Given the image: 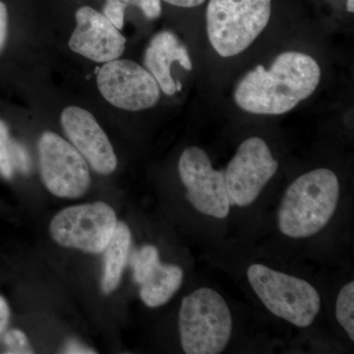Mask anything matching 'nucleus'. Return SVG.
<instances>
[{"mask_svg": "<svg viewBox=\"0 0 354 354\" xmlns=\"http://www.w3.org/2000/svg\"><path fill=\"white\" fill-rule=\"evenodd\" d=\"M247 278L270 312L297 327H309L320 311V295L304 279L261 264L251 265Z\"/></svg>", "mask_w": 354, "mask_h": 354, "instance_id": "39448f33", "label": "nucleus"}, {"mask_svg": "<svg viewBox=\"0 0 354 354\" xmlns=\"http://www.w3.org/2000/svg\"><path fill=\"white\" fill-rule=\"evenodd\" d=\"M75 18L70 50L99 64L118 59L123 55L127 39L104 14L84 6L77 10Z\"/></svg>", "mask_w": 354, "mask_h": 354, "instance_id": "9b49d317", "label": "nucleus"}, {"mask_svg": "<svg viewBox=\"0 0 354 354\" xmlns=\"http://www.w3.org/2000/svg\"><path fill=\"white\" fill-rule=\"evenodd\" d=\"M62 125L72 145L97 174L108 176L118 167L113 145L93 114L79 106L62 111Z\"/></svg>", "mask_w": 354, "mask_h": 354, "instance_id": "f8f14e48", "label": "nucleus"}, {"mask_svg": "<svg viewBox=\"0 0 354 354\" xmlns=\"http://www.w3.org/2000/svg\"><path fill=\"white\" fill-rule=\"evenodd\" d=\"M272 0H209L207 34L218 55L232 57L248 48L271 18Z\"/></svg>", "mask_w": 354, "mask_h": 354, "instance_id": "20e7f679", "label": "nucleus"}, {"mask_svg": "<svg viewBox=\"0 0 354 354\" xmlns=\"http://www.w3.org/2000/svg\"><path fill=\"white\" fill-rule=\"evenodd\" d=\"M116 223L114 209L95 202L62 209L51 221L50 232L62 246L99 254L108 245Z\"/></svg>", "mask_w": 354, "mask_h": 354, "instance_id": "423d86ee", "label": "nucleus"}, {"mask_svg": "<svg viewBox=\"0 0 354 354\" xmlns=\"http://www.w3.org/2000/svg\"><path fill=\"white\" fill-rule=\"evenodd\" d=\"M39 171L44 185L55 196L77 199L87 192L90 171L75 147L59 135L46 131L38 144Z\"/></svg>", "mask_w": 354, "mask_h": 354, "instance_id": "0eeeda50", "label": "nucleus"}, {"mask_svg": "<svg viewBox=\"0 0 354 354\" xmlns=\"http://www.w3.org/2000/svg\"><path fill=\"white\" fill-rule=\"evenodd\" d=\"M278 167V160L272 158L264 140L259 137L245 140L225 171L230 205L246 207L252 204Z\"/></svg>", "mask_w": 354, "mask_h": 354, "instance_id": "1a4fd4ad", "label": "nucleus"}, {"mask_svg": "<svg viewBox=\"0 0 354 354\" xmlns=\"http://www.w3.org/2000/svg\"><path fill=\"white\" fill-rule=\"evenodd\" d=\"M176 62L184 69L190 71L193 68L187 48L176 35L169 31L158 32L147 48L144 64L157 81L160 90L167 95H174L177 91L171 71V64Z\"/></svg>", "mask_w": 354, "mask_h": 354, "instance_id": "ddd939ff", "label": "nucleus"}, {"mask_svg": "<svg viewBox=\"0 0 354 354\" xmlns=\"http://www.w3.org/2000/svg\"><path fill=\"white\" fill-rule=\"evenodd\" d=\"M12 162L14 169L17 167L20 171L23 172H28L30 169V160L28 157V153H26L24 148L20 146L19 144L12 143Z\"/></svg>", "mask_w": 354, "mask_h": 354, "instance_id": "4be33fe9", "label": "nucleus"}, {"mask_svg": "<svg viewBox=\"0 0 354 354\" xmlns=\"http://www.w3.org/2000/svg\"><path fill=\"white\" fill-rule=\"evenodd\" d=\"M346 7H348V12L353 13L354 12V0H348V4H346Z\"/></svg>", "mask_w": 354, "mask_h": 354, "instance_id": "bb28decb", "label": "nucleus"}, {"mask_svg": "<svg viewBox=\"0 0 354 354\" xmlns=\"http://www.w3.org/2000/svg\"><path fill=\"white\" fill-rule=\"evenodd\" d=\"M97 88L102 97L129 111L153 108L160 97V88L148 70L128 59L111 60L99 70Z\"/></svg>", "mask_w": 354, "mask_h": 354, "instance_id": "6e6552de", "label": "nucleus"}, {"mask_svg": "<svg viewBox=\"0 0 354 354\" xmlns=\"http://www.w3.org/2000/svg\"><path fill=\"white\" fill-rule=\"evenodd\" d=\"M158 262V251L155 246L145 245L140 250L135 251L131 256L134 281L141 285Z\"/></svg>", "mask_w": 354, "mask_h": 354, "instance_id": "f3484780", "label": "nucleus"}, {"mask_svg": "<svg viewBox=\"0 0 354 354\" xmlns=\"http://www.w3.org/2000/svg\"><path fill=\"white\" fill-rule=\"evenodd\" d=\"M335 316L339 325L354 341V283L351 281L342 288L335 304Z\"/></svg>", "mask_w": 354, "mask_h": 354, "instance_id": "dca6fc26", "label": "nucleus"}, {"mask_svg": "<svg viewBox=\"0 0 354 354\" xmlns=\"http://www.w3.org/2000/svg\"><path fill=\"white\" fill-rule=\"evenodd\" d=\"M321 69L313 57L286 51L271 68L258 65L237 84L234 101L247 113L279 115L288 113L315 92Z\"/></svg>", "mask_w": 354, "mask_h": 354, "instance_id": "f257e3e1", "label": "nucleus"}, {"mask_svg": "<svg viewBox=\"0 0 354 354\" xmlns=\"http://www.w3.org/2000/svg\"><path fill=\"white\" fill-rule=\"evenodd\" d=\"M64 353H95L93 349L87 348L83 344L76 341V339H70L65 344Z\"/></svg>", "mask_w": 354, "mask_h": 354, "instance_id": "b1692460", "label": "nucleus"}, {"mask_svg": "<svg viewBox=\"0 0 354 354\" xmlns=\"http://www.w3.org/2000/svg\"><path fill=\"white\" fill-rule=\"evenodd\" d=\"M179 176L187 189V199L197 211L216 218H227L230 202L225 171L212 167L209 156L198 147H189L179 158Z\"/></svg>", "mask_w": 354, "mask_h": 354, "instance_id": "9d476101", "label": "nucleus"}, {"mask_svg": "<svg viewBox=\"0 0 354 354\" xmlns=\"http://www.w3.org/2000/svg\"><path fill=\"white\" fill-rule=\"evenodd\" d=\"M183 281V271L180 267L158 262L141 283L140 297L147 306H162L174 297Z\"/></svg>", "mask_w": 354, "mask_h": 354, "instance_id": "2eb2a0df", "label": "nucleus"}, {"mask_svg": "<svg viewBox=\"0 0 354 354\" xmlns=\"http://www.w3.org/2000/svg\"><path fill=\"white\" fill-rule=\"evenodd\" d=\"M4 353L31 354L34 353L27 335L20 330H10L3 337Z\"/></svg>", "mask_w": 354, "mask_h": 354, "instance_id": "6ab92c4d", "label": "nucleus"}, {"mask_svg": "<svg viewBox=\"0 0 354 354\" xmlns=\"http://www.w3.org/2000/svg\"><path fill=\"white\" fill-rule=\"evenodd\" d=\"M127 6H135L140 8L148 19L153 20L160 17L162 14L160 0H121Z\"/></svg>", "mask_w": 354, "mask_h": 354, "instance_id": "412c9836", "label": "nucleus"}, {"mask_svg": "<svg viewBox=\"0 0 354 354\" xmlns=\"http://www.w3.org/2000/svg\"><path fill=\"white\" fill-rule=\"evenodd\" d=\"M127 6L121 0H106L102 14L120 31L124 25V13Z\"/></svg>", "mask_w": 354, "mask_h": 354, "instance_id": "aec40b11", "label": "nucleus"}, {"mask_svg": "<svg viewBox=\"0 0 354 354\" xmlns=\"http://www.w3.org/2000/svg\"><path fill=\"white\" fill-rule=\"evenodd\" d=\"M164 1L181 8H193V7L201 6L205 0H164Z\"/></svg>", "mask_w": 354, "mask_h": 354, "instance_id": "a878e982", "label": "nucleus"}, {"mask_svg": "<svg viewBox=\"0 0 354 354\" xmlns=\"http://www.w3.org/2000/svg\"><path fill=\"white\" fill-rule=\"evenodd\" d=\"M8 32V12L3 2L0 1V53L3 50Z\"/></svg>", "mask_w": 354, "mask_h": 354, "instance_id": "5701e85b", "label": "nucleus"}, {"mask_svg": "<svg viewBox=\"0 0 354 354\" xmlns=\"http://www.w3.org/2000/svg\"><path fill=\"white\" fill-rule=\"evenodd\" d=\"M131 244V232L127 223L118 221L108 245L104 248L102 291L106 295L116 290L120 283L123 270L127 266Z\"/></svg>", "mask_w": 354, "mask_h": 354, "instance_id": "4468645a", "label": "nucleus"}, {"mask_svg": "<svg viewBox=\"0 0 354 354\" xmlns=\"http://www.w3.org/2000/svg\"><path fill=\"white\" fill-rule=\"evenodd\" d=\"M12 143L9 137L8 129L3 121L0 120V171L6 178L13 176Z\"/></svg>", "mask_w": 354, "mask_h": 354, "instance_id": "a211bd4d", "label": "nucleus"}, {"mask_svg": "<svg viewBox=\"0 0 354 354\" xmlns=\"http://www.w3.org/2000/svg\"><path fill=\"white\" fill-rule=\"evenodd\" d=\"M179 330L184 353H221L227 348L232 332L227 302L212 288L194 291L181 302Z\"/></svg>", "mask_w": 354, "mask_h": 354, "instance_id": "7ed1b4c3", "label": "nucleus"}, {"mask_svg": "<svg viewBox=\"0 0 354 354\" xmlns=\"http://www.w3.org/2000/svg\"><path fill=\"white\" fill-rule=\"evenodd\" d=\"M10 319V310L3 297H0V335L3 334Z\"/></svg>", "mask_w": 354, "mask_h": 354, "instance_id": "393cba45", "label": "nucleus"}, {"mask_svg": "<svg viewBox=\"0 0 354 354\" xmlns=\"http://www.w3.org/2000/svg\"><path fill=\"white\" fill-rule=\"evenodd\" d=\"M339 197V179L330 169H317L298 177L281 200L279 230L292 239L318 234L334 216Z\"/></svg>", "mask_w": 354, "mask_h": 354, "instance_id": "f03ea898", "label": "nucleus"}]
</instances>
